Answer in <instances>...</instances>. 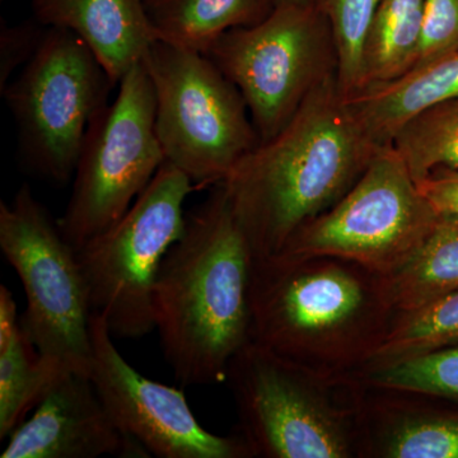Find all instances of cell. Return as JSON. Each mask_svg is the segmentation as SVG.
Instances as JSON below:
<instances>
[{"label": "cell", "instance_id": "cell-10", "mask_svg": "<svg viewBox=\"0 0 458 458\" xmlns=\"http://www.w3.org/2000/svg\"><path fill=\"white\" fill-rule=\"evenodd\" d=\"M117 86L113 104L89 123L59 221L77 251L125 216L165 162L156 131L155 87L144 60Z\"/></svg>", "mask_w": 458, "mask_h": 458}, {"label": "cell", "instance_id": "cell-13", "mask_svg": "<svg viewBox=\"0 0 458 458\" xmlns=\"http://www.w3.org/2000/svg\"><path fill=\"white\" fill-rule=\"evenodd\" d=\"M146 458L117 423L89 376L64 373L9 436L2 458Z\"/></svg>", "mask_w": 458, "mask_h": 458}, {"label": "cell", "instance_id": "cell-16", "mask_svg": "<svg viewBox=\"0 0 458 458\" xmlns=\"http://www.w3.org/2000/svg\"><path fill=\"white\" fill-rule=\"evenodd\" d=\"M454 99H458V51L388 82L369 84L346 98V104L364 132L382 147L390 146L412 117Z\"/></svg>", "mask_w": 458, "mask_h": 458}, {"label": "cell", "instance_id": "cell-30", "mask_svg": "<svg viewBox=\"0 0 458 458\" xmlns=\"http://www.w3.org/2000/svg\"><path fill=\"white\" fill-rule=\"evenodd\" d=\"M2 2H5V0H2Z\"/></svg>", "mask_w": 458, "mask_h": 458}, {"label": "cell", "instance_id": "cell-20", "mask_svg": "<svg viewBox=\"0 0 458 458\" xmlns=\"http://www.w3.org/2000/svg\"><path fill=\"white\" fill-rule=\"evenodd\" d=\"M64 373L42 357L22 327L0 345V438L26 420Z\"/></svg>", "mask_w": 458, "mask_h": 458}, {"label": "cell", "instance_id": "cell-28", "mask_svg": "<svg viewBox=\"0 0 458 458\" xmlns=\"http://www.w3.org/2000/svg\"><path fill=\"white\" fill-rule=\"evenodd\" d=\"M21 319L17 318V304L7 286H0V345L7 343L18 328Z\"/></svg>", "mask_w": 458, "mask_h": 458}, {"label": "cell", "instance_id": "cell-2", "mask_svg": "<svg viewBox=\"0 0 458 458\" xmlns=\"http://www.w3.org/2000/svg\"><path fill=\"white\" fill-rule=\"evenodd\" d=\"M251 247L222 183L186 214L165 254L153 318L165 360L183 386L225 382L229 363L252 340Z\"/></svg>", "mask_w": 458, "mask_h": 458}, {"label": "cell", "instance_id": "cell-26", "mask_svg": "<svg viewBox=\"0 0 458 458\" xmlns=\"http://www.w3.org/2000/svg\"><path fill=\"white\" fill-rule=\"evenodd\" d=\"M47 27L33 20L8 25L0 22V93L12 81L18 68H23L38 53Z\"/></svg>", "mask_w": 458, "mask_h": 458}, {"label": "cell", "instance_id": "cell-18", "mask_svg": "<svg viewBox=\"0 0 458 458\" xmlns=\"http://www.w3.org/2000/svg\"><path fill=\"white\" fill-rule=\"evenodd\" d=\"M387 282L397 313L458 291V216L439 214L418 251Z\"/></svg>", "mask_w": 458, "mask_h": 458}, {"label": "cell", "instance_id": "cell-8", "mask_svg": "<svg viewBox=\"0 0 458 458\" xmlns=\"http://www.w3.org/2000/svg\"><path fill=\"white\" fill-rule=\"evenodd\" d=\"M191 180L168 162L113 227L78 250L90 310L114 337L155 331L153 289L165 254L185 229Z\"/></svg>", "mask_w": 458, "mask_h": 458}, {"label": "cell", "instance_id": "cell-25", "mask_svg": "<svg viewBox=\"0 0 458 458\" xmlns=\"http://www.w3.org/2000/svg\"><path fill=\"white\" fill-rule=\"evenodd\" d=\"M454 51H458V0H426L420 41L411 69Z\"/></svg>", "mask_w": 458, "mask_h": 458}, {"label": "cell", "instance_id": "cell-21", "mask_svg": "<svg viewBox=\"0 0 458 458\" xmlns=\"http://www.w3.org/2000/svg\"><path fill=\"white\" fill-rule=\"evenodd\" d=\"M391 144L415 181L437 168L458 170V99L412 117L397 131Z\"/></svg>", "mask_w": 458, "mask_h": 458}, {"label": "cell", "instance_id": "cell-14", "mask_svg": "<svg viewBox=\"0 0 458 458\" xmlns=\"http://www.w3.org/2000/svg\"><path fill=\"white\" fill-rule=\"evenodd\" d=\"M360 458H458V405L352 379Z\"/></svg>", "mask_w": 458, "mask_h": 458}, {"label": "cell", "instance_id": "cell-15", "mask_svg": "<svg viewBox=\"0 0 458 458\" xmlns=\"http://www.w3.org/2000/svg\"><path fill=\"white\" fill-rule=\"evenodd\" d=\"M31 7L42 26L80 36L114 86L156 41L144 0H32Z\"/></svg>", "mask_w": 458, "mask_h": 458}, {"label": "cell", "instance_id": "cell-27", "mask_svg": "<svg viewBox=\"0 0 458 458\" xmlns=\"http://www.w3.org/2000/svg\"><path fill=\"white\" fill-rule=\"evenodd\" d=\"M417 183L437 213L458 216V170L437 168Z\"/></svg>", "mask_w": 458, "mask_h": 458}, {"label": "cell", "instance_id": "cell-19", "mask_svg": "<svg viewBox=\"0 0 458 458\" xmlns=\"http://www.w3.org/2000/svg\"><path fill=\"white\" fill-rule=\"evenodd\" d=\"M424 7L426 0H382L364 47L361 89L393 81L412 68Z\"/></svg>", "mask_w": 458, "mask_h": 458}, {"label": "cell", "instance_id": "cell-22", "mask_svg": "<svg viewBox=\"0 0 458 458\" xmlns=\"http://www.w3.org/2000/svg\"><path fill=\"white\" fill-rule=\"evenodd\" d=\"M456 345L458 291L414 311L397 313L393 328L372 364L403 360Z\"/></svg>", "mask_w": 458, "mask_h": 458}, {"label": "cell", "instance_id": "cell-17", "mask_svg": "<svg viewBox=\"0 0 458 458\" xmlns=\"http://www.w3.org/2000/svg\"><path fill=\"white\" fill-rule=\"evenodd\" d=\"M156 40L204 53L223 33L262 22L278 0H144Z\"/></svg>", "mask_w": 458, "mask_h": 458}, {"label": "cell", "instance_id": "cell-24", "mask_svg": "<svg viewBox=\"0 0 458 458\" xmlns=\"http://www.w3.org/2000/svg\"><path fill=\"white\" fill-rule=\"evenodd\" d=\"M382 0H319L333 30L337 51V80L346 98L363 87L367 36Z\"/></svg>", "mask_w": 458, "mask_h": 458}, {"label": "cell", "instance_id": "cell-9", "mask_svg": "<svg viewBox=\"0 0 458 458\" xmlns=\"http://www.w3.org/2000/svg\"><path fill=\"white\" fill-rule=\"evenodd\" d=\"M114 87L80 36L47 27L38 53L2 92L30 170L54 182L71 180L89 123Z\"/></svg>", "mask_w": 458, "mask_h": 458}, {"label": "cell", "instance_id": "cell-7", "mask_svg": "<svg viewBox=\"0 0 458 458\" xmlns=\"http://www.w3.org/2000/svg\"><path fill=\"white\" fill-rule=\"evenodd\" d=\"M203 54L245 98L260 143L282 131L339 65L318 4L276 5L258 25L223 33Z\"/></svg>", "mask_w": 458, "mask_h": 458}, {"label": "cell", "instance_id": "cell-11", "mask_svg": "<svg viewBox=\"0 0 458 458\" xmlns=\"http://www.w3.org/2000/svg\"><path fill=\"white\" fill-rule=\"evenodd\" d=\"M438 216L390 144L379 148L351 190L282 251L337 256L388 276L418 251Z\"/></svg>", "mask_w": 458, "mask_h": 458}, {"label": "cell", "instance_id": "cell-3", "mask_svg": "<svg viewBox=\"0 0 458 458\" xmlns=\"http://www.w3.org/2000/svg\"><path fill=\"white\" fill-rule=\"evenodd\" d=\"M379 148L352 116L337 75L322 83L282 131L221 182L254 258L282 251L335 205Z\"/></svg>", "mask_w": 458, "mask_h": 458}, {"label": "cell", "instance_id": "cell-12", "mask_svg": "<svg viewBox=\"0 0 458 458\" xmlns=\"http://www.w3.org/2000/svg\"><path fill=\"white\" fill-rule=\"evenodd\" d=\"M105 319L92 313L90 379L119 426L149 456L252 458L240 433L216 436L205 429L179 388L152 381L120 354Z\"/></svg>", "mask_w": 458, "mask_h": 458}, {"label": "cell", "instance_id": "cell-4", "mask_svg": "<svg viewBox=\"0 0 458 458\" xmlns=\"http://www.w3.org/2000/svg\"><path fill=\"white\" fill-rule=\"evenodd\" d=\"M225 381L252 458H360L352 381L316 375L254 340L234 355Z\"/></svg>", "mask_w": 458, "mask_h": 458}, {"label": "cell", "instance_id": "cell-29", "mask_svg": "<svg viewBox=\"0 0 458 458\" xmlns=\"http://www.w3.org/2000/svg\"><path fill=\"white\" fill-rule=\"evenodd\" d=\"M319 0H278L279 4H298V5H312L318 4Z\"/></svg>", "mask_w": 458, "mask_h": 458}, {"label": "cell", "instance_id": "cell-6", "mask_svg": "<svg viewBox=\"0 0 458 458\" xmlns=\"http://www.w3.org/2000/svg\"><path fill=\"white\" fill-rule=\"evenodd\" d=\"M0 250L22 283L26 335L63 372L90 377L92 310L78 251L27 183L0 203Z\"/></svg>", "mask_w": 458, "mask_h": 458}, {"label": "cell", "instance_id": "cell-1", "mask_svg": "<svg viewBox=\"0 0 458 458\" xmlns=\"http://www.w3.org/2000/svg\"><path fill=\"white\" fill-rule=\"evenodd\" d=\"M251 313L254 342L335 382L369 369L397 316L387 276L288 251L254 258Z\"/></svg>", "mask_w": 458, "mask_h": 458}, {"label": "cell", "instance_id": "cell-23", "mask_svg": "<svg viewBox=\"0 0 458 458\" xmlns=\"http://www.w3.org/2000/svg\"><path fill=\"white\" fill-rule=\"evenodd\" d=\"M357 379L379 387L427 394L458 405V345L372 364Z\"/></svg>", "mask_w": 458, "mask_h": 458}, {"label": "cell", "instance_id": "cell-5", "mask_svg": "<svg viewBox=\"0 0 458 458\" xmlns=\"http://www.w3.org/2000/svg\"><path fill=\"white\" fill-rule=\"evenodd\" d=\"M144 64L155 87L156 131L165 162L197 189L223 182L260 144L245 98L199 51L156 40Z\"/></svg>", "mask_w": 458, "mask_h": 458}]
</instances>
